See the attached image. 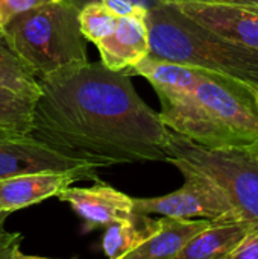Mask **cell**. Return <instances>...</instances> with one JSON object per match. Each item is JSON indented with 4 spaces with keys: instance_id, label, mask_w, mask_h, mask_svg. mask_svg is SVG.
<instances>
[{
    "instance_id": "cell-12",
    "label": "cell",
    "mask_w": 258,
    "mask_h": 259,
    "mask_svg": "<svg viewBox=\"0 0 258 259\" xmlns=\"http://www.w3.org/2000/svg\"><path fill=\"white\" fill-rule=\"evenodd\" d=\"M210 223V220L202 219L182 220L161 217L158 231L120 259H175L184 246Z\"/></svg>"
},
{
    "instance_id": "cell-25",
    "label": "cell",
    "mask_w": 258,
    "mask_h": 259,
    "mask_svg": "<svg viewBox=\"0 0 258 259\" xmlns=\"http://www.w3.org/2000/svg\"><path fill=\"white\" fill-rule=\"evenodd\" d=\"M15 259H53V258H46V256H33V255H24L21 252L17 253Z\"/></svg>"
},
{
    "instance_id": "cell-19",
    "label": "cell",
    "mask_w": 258,
    "mask_h": 259,
    "mask_svg": "<svg viewBox=\"0 0 258 259\" xmlns=\"http://www.w3.org/2000/svg\"><path fill=\"white\" fill-rule=\"evenodd\" d=\"M59 2V0H0V27H3L14 17L30 9Z\"/></svg>"
},
{
    "instance_id": "cell-26",
    "label": "cell",
    "mask_w": 258,
    "mask_h": 259,
    "mask_svg": "<svg viewBox=\"0 0 258 259\" xmlns=\"http://www.w3.org/2000/svg\"><path fill=\"white\" fill-rule=\"evenodd\" d=\"M6 219H8V214L0 212V232L5 231V222H6Z\"/></svg>"
},
{
    "instance_id": "cell-22",
    "label": "cell",
    "mask_w": 258,
    "mask_h": 259,
    "mask_svg": "<svg viewBox=\"0 0 258 259\" xmlns=\"http://www.w3.org/2000/svg\"><path fill=\"white\" fill-rule=\"evenodd\" d=\"M111 12H114L117 17H125V15H134L140 12H148L143 8L134 5L129 0H100Z\"/></svg>"
},
{
    "instance_id": "cell-24",
    "label": "cell",
    "mask_w": 258,
    "mask_h": 259,
    "mask_svg": "<svg viewBox=\"0 0 258 259\" xmlns=\"http://www.w3.org/2000/svg\"><path fill=\"white\" fill-rule=\"evenodd\" d=\"M71 2L81 9L84 5H87V3H90V2H97V0H71ZM129 2H132L134 5L143 8L144 11H151V9H155V8H158V6L164 5L161 0H129Z\"/></svg>"
},
{
    "instance_id": "cell-2",
    "label": "cell",
    "mask_w": 258,
    "mask_h": 259,
    "mask_svg": "<svg viewBox=\"0 0 258 259\" xmlns=\"http://www.w3.org/2000/svg\"><path fill=\"white\" fill-rule=\"evenodd\" d=\"M164 126L204 147L258 141L257 93L228 76L201 71L190 93L158 96Z\"/></svg>"
},
{
    "instance_id": "cell-4",
    "label": "cell",
    "mask_w": 258,
    "mask_h": 259,
    "mask_svg": "<svg viewBox=\"0 0 258 259\" xmlns=\"http://www.w3.org/2000/svg\"><path fill=\"white\" fill-rule=\"evenodd\" d=\"M78 17L79 8L71 0H59L14 17L2 33L29 68L44 77L88 62Z\"/></svg>"
},
{
    "instance_id": "cell-20",
    "label": "cell",
    "mask_w": 258,
    "mask_h": 259,
    "mask_svg": "<svg viewBox=\"0 0 258 259\" xmlns=\"http://www.w3.org/2000/svg\"><path fill=\"white\" fill-rule=\"evenodd\" d=\"M227 259H258V231H251Z\"/></svg>"
},
{
    "instance_id": "cell-10",
    "label": "cell",
    "mask_w": 258,
    "mask_h": 259,
    "mask_svg": "<svg viewBox=\"0 0 258 259\" xmlns=\"http://www.w3.org/2000/svg\"><path fill=\"white\" fill-rule=\"evenodd\" d=\"M181 14L225 39L258 52V12L237 5H173Z\"/></svg>"
},
{
    "instance_id": "cell-18",
    "label": "cell",
    "mask_w": 258,
    "mask_h": 259,
    "mask_svg": "<svg viewBox=\"0 0 258 259\" xmlns=\"http://www.w3.org/2000/svg\"><path fill=\"white\" fill-rule=\"evenodd\" d=\"M78 18L82 36L93 44L108 36L117 23V15L111 12L100 0L84 5L79 9Z\"/></svg>"
},
{
    "instance_id": "cell-5",
    "label": "cell",
    "mask_w": 258,
    "mask_h": 259,
    "mask_svg": "<svg viewBox=\"0 0 258 259\" xmlns=\"http://www.w3.org/2000/svg\"><path fill=\"white\" fill-rule=\"evenodd\" d=\"M166 155L169 164L207 178L224 194L236 215L258 231V141L211 149L170 131Z\"/></svg>"
},
{
    "instance_id": "cell-14",
    "label": "cell",
    "mask_w": 258,
    "mask_h": 259,
    "mask_svg": "<svg viewBox=\"0 0 258 259\" xmlns=\"http://www.w3.org/2000/svg\"><path fill=\"white\" fill-rule=\"evenodd\" d=\"M201 71L202 70L199 68L146 56L135 67L125 73L148 79L158 96H173L190 93L195 88Z\"/></svg>"
},
{
    "instance_id": "cell-8",
    "label": "cell",
    "mask_w": 258,
    "mask_h": 259,
    "mask_svg": "<svg viewBox=\"0 0 258 259\" xmlns=\"http://www.w3.org/2000/svg\"><path fill=\"white\" fill-rule=\"evenodd\" d=\"M56 197L84 220L85 231L106 229L134 212V197L99 179L88 188L67 187Z\"/></svg>"
},
{
    "instance_id": "cell-9",
    "label": "cell",
    "mask_w": 258,
    "mask_h": 259,
    "mask_svg": "<svg viewBox=\"0 0 258 259\" xmlns=\"http://www.w3.org/2000/svg\"><path fill=\"white\" fill-rule=\"evenodd\" d=\"M96 170L44 171L12 176L0 181V212L11 214L58 196L81 181H97Z\"/></svg>"
},
{
    "instance_id": "cell-6",
    "label": "cell",
    "mask_w": 258,
    "mask_h": 259,
    "mask_svg": "<svg viewBox=\"0 0 258 259\" xmlns=\"http://www.w3.org/2000/svg\"><path fill=\"white\" fill-rule=\"evenodd\" d=\"M176 168L184 176V185L166 196L134 199V212L182 220H240L224 194L207 178L184 167Z\"/></svg>"
},
{
    "instance_id": "cell-3",
    "label": "cell",
    "mask_w": 258,
    "mask_h": 259,
    "mask_svg": "<svg viewBox=\"0 0 258 259\" xmlns=\"http://www.w3.org/2000/svg\"><path fill=\"white\" fill-rule=\"evenodd\" d=\"M149 55L236 79L258 94V52L202 27L173 5L146 12Z\"/></svg>"
},
{
    "instance_id": "cell-29",
    "label": "cell",
    "mask_w": 258,
    "mask_h": 259,
    "mask_svg": "<svg viewBox=\"0 0 258 259\" xmlns=\"http://www.w3.org/2000/svg\"><path fill=\"white\" fill-rule=\"evenodd\" d=\"M0 33H2V27H0Z\"/></svg>"
},
{
    "instance_id": "cell-21",
    "label": "cell",
    "mask_w": 258,
    "mask_h": 259,
    "mask_svg": "<svg viewBox=\"0 0 258 259\" xmlns=\"http://www.w3.org/2000/svg\"><path fill=\"white\" fill-rule=\"evenodd\" d=\"M21 240L20 232H9L6 229L0 232V259H15L20 252Z\"/></svg>"
},
{
    "instance_id": "cell-28",
    "label": "cell",
    "mask_w": 258,
    "mask_h": 259,
    "mask_svg": "<svg viewBox=\"0 0 258 259\" xmlns=\"http://www.w3.org/2000/svg\"><path fill=\"white\" fill-rule=\"evenodd\" d=\"M257 103H258V94H257Z\"/></svg>"
},
{
    "instance_id": "cell-13",
    "label": "cell",
    "mask_w": 258,
    "mask_h": 259,
    "mask_svg": "<svg viewBox=\"0 0 258 259\" xmlns=\"http://www.w3.org/2000/svg\"><path fill=\"white\" fill-rule=\"evenodd\" d=\"M251 231L252 228L243 220L211 222L175 259H227Z\"/></svg>"
},
{
    "instance_id": "cell-17",
    "label": "cell",
    "mask_w": 258,
    "mask_h": 259,
    "mask_svg": "<svg viewBox=\"0 0 258 259\" xmlns=\"http://www.w3.org/2000/svg\"><path fill=\"white\" fill-rule=\"evenodd\" d=\"M35 99L0 88V129L30 134Z\"/></svg>"
},
{
    "instance_id": "cell-16",
    "label": "cell",
    "mask_w": 258,
    "mask_h": 259,
    "mask_svg": "<svg viewBox=\"0 0 258 259\" xmlns=\"http://www.w3.org/2000/svg\"><path fill=\"white\" fill-rule=\"evenodd\" d=\"M0 88L36 99L40 94V77L9 46L0 33Z\"/></svg>"
},
{
    "instance_id": "cell-15",
    "label": "cell",
    "mask_w": 258,
    "mask_h": 259,
    "mask_svg": "<svg viewBox=\"0 0 258 259\" xmlns=\"http://www.w3.org/2000/svg\"><path fill=\"white\" fill-rule=\"evenodd\" d=\"M160 228V219L132 212L128 219L106 228L102 247L108 259H120L146 238L155 234Z\"/></svg>"
},
{
    "instance_id": "cell-27",
    "label": "cell",
    "mask_w": 258,
    "mask_h": 259,
    "mask_svg": "<svg viewBox=\"0 0 258 259\" xmlns=\"http://www.w3.org/2000/svg\"><path fill=\"white\" fill-rule=\"evenodd\" d=\"M249 8H252L254 11H257V12H258V6H249Z\"/></svg>"
},
{
    "instance_id": "cell-1",
    "label": "cell",
    "mask_w": 258,
    "mask_h": 259,
    "mask_svg": "<svg viewBox=\"0 0 258 259\" xmlns=\"http://www.w3.org/2000/svg\"><path fill=\"white\" fill-rule=\"evenodd\" d=\"M169 129L131 76L85 62L40 77L30 137L94 168L167 162Z\"/></svg>"
},
{
    "instance_id": "cell-11",
    "label": "cell",
    "mask_w": 258,
    "mask_h": 259,
    "mask_svg": "<svg viewBox=\"0 0 258 259\" xmlns=\"http://www.w3.org/2000/svg\"><path fill=\"white\" fill-rule=\"evenodd\" d=\"M100 64L113 71H128L149 55L146 12L117 17L114 30L94 44Z\"/></svg>"
},
{
    "instance_id": "cell-7",
    "label": "cell",
    "mask_w": 258,
    "mask_h": 259,
    "mask_svg": "<svg viewBox=\"0 0 258 259\" xmlns=\"http://www.w3.org/2000/svg\"><path fill=\"white\" fill-rule=\"evenodd\" d=\"M82 170L97 168L64 156L27 134L0 129V181L29 173Z\"/></svg>"
},
{
    "instance_id": "cell-23",
    "label": "cell",
    "mask_w": 258,
    "mask_h": 259,
    "mask_svg": "<svg viewBox=\"0 0 258 259\" xmlns=\"http://www.w3.org/2000/svg\"><path fill=\"white\" fill-rule=\"evenodd\" d=\"M164 5L181 3H202V5H237V6H258V0H161Z\"/></svg>"
}]
</instances>
